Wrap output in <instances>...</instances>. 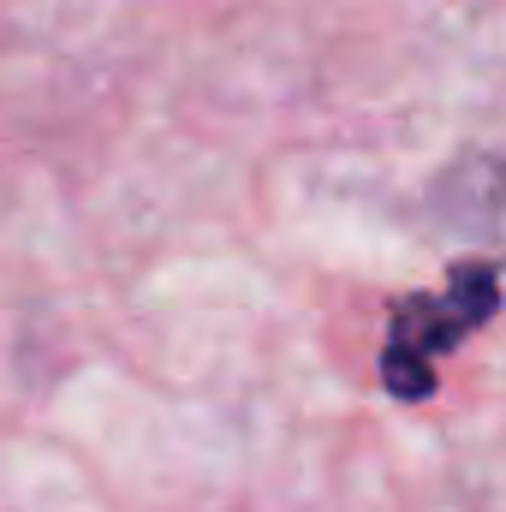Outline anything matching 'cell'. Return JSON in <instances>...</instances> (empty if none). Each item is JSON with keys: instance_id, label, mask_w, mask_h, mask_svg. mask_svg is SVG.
I'll return each instance as SVG.
<instances>
[{"instance_id": "1", "label": "cell", "mask_w": 506, "mask_h": 512, "mask_svg": "<svg viewBox=\"0 0 506 512\" xmlns=\"http://www.w3.org/2000/svg\"><path fill=\"white\" fill-rule=\"evenodd\" d=\"M483 316H495V268H459L453 286L441 298H411L393 322V340H387V358H381V376L393 393L405 399H423L429 393V358L447 352L459 334H471Z\"/></svg>"}]
</instances>
